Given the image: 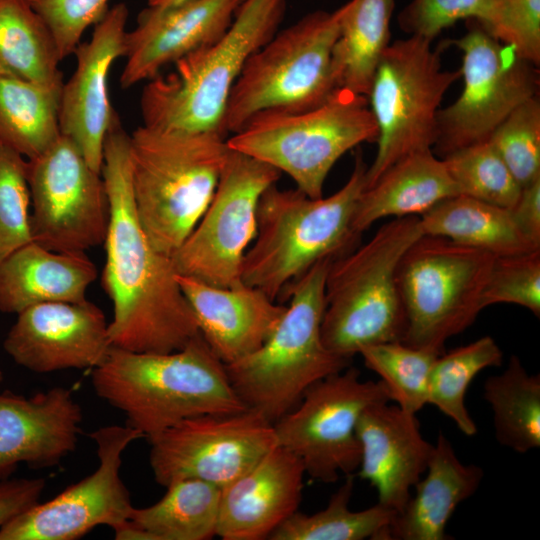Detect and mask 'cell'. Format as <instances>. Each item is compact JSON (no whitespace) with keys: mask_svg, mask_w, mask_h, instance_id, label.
I'll use <instances>...</instances> for the list:
<instances>
[{"mask_svg":"<svg viewBox=\"0 0 540 540\" xmlns=\"http://www.w3.org/2000/svg\"><path fill=\"white\" fill-rule=\"evenodd\" d=\"M110 204L102 286L113 304L111 346L137 353H169L200 334L171 257L157 251L136 213L130 135L116 111L103 146L101 169Z\"/></svg>","mask_w":540,"mask_h":540,"instance_id":"cell-1","label":"cell"},{"mask_svg":"<svg viewBox=\"0 0 540 540\" xmlns=\"http://www.w3.org/2000/svg\"><path fill=\"white\" fill-rule=\"evenodd\" d=\"M101 399L126 416L145 438L205 414L243 411L225 364L201 334L169 353H137L111 347L91 370Z\"/></svg>","mask_w":540,"mask_h":540,"instance_id":"cell-2","label":"cell"},{"mask_svg":"<svg viewBox=\"0 0 540 540\" xmlns=\"http://www.w3.org/2000/svg\"><path fill=\"white\" fill-rule=\"evenodd\" d=\"M367 167L358 152L347 182L326 198L269 186L258 202L257 231L243 258L242 282L275 300L319 261L350 251L359 236L353 219Z\"/></svg>","mask_w":540,"mask_h":540,"instance_id":"cell-3","label":"cell"},{"mask_svg":"<svg viewBox=\"0 0 540 540\" xmlns=\"http://www.w3.org/2000/svg\"><path fill=\"white\" fill-rule=\"evenodd\" d=\"M230 148L216 132L139 126L130 135L136 213L151 244L171 257L215 192Z\"/></svg>","mask_w":540,"mask_h":540,"instance_id":"cell-4","label":"cell"},{"mask_svg":"<svg viewBox=\"0 0 540 540\" xmlns=\"http://www.w3.org/2000/svg\"><path fill=\"white\" fill-rule=\"evenodd\" d=\"M287 0H244L214 43L177 60L174 71L148 80L140 97L143 125L226 136L225 112L248 58L278 31Z\"/></svg>","mask_w":540,"mask_h":540,"instance_id":"cell-5","label":"cell"},{"mask_svg":"<svg viewBox=\"0 0 540 540\" xmlns=\"http://www.w3.org/2000/svg\"><path fill=\"white\" fill-rule=\"evenodd\" d=\"M332 260L319 261L289 284L290 304L268 339L225 365L246 408L271 423L297 406L313 384L350 366L351 359L333 353L322 340L325 280Z\"/></svg>","mask_w":540,"mask_h":540,"instance_id":"cell-6","label":"cell"},{"mask_svg":"<svg viewBox=\"0 0 540 540\" xmlns=\"http://www.w3.org/2000/svg\"><path fill=\"white\" fill-rule=\"evenodd\" d=\"M421 235L419 216L394 218L365 244L330 262L321 324L330 351L351 359L365 346L402 342L406 320L397 269Z\"/></svg>","mask_w":540,"mask_h":540,"instance_id":"cell-7","label":"cell"},{"mask_svg":"<svg viewBox=\"0 0 540 540\" xmlns=\"http://www.w3.org/2000/svg\"><path fill=\"white\" fill-rule=\"evenodd\" d=\"M341 13V7L308 13L248 58L228 99L226 134L261 114L302 112L331 96L337 89L332 54Z\"/></svg>","mask_w":540,"mask_h":540,"instance_id":"cell-8","label":"cell"},{"mask_svg":"<svg viewBox=\"0 0 540 540\" xmlns=\"http://www.w3.org/2000/svg\"><path fill=\"white\" fill-rule=\"evenodd\" d=\"M377 138L367 97L337 88L315 108L256 116L226 141L230 149L288 174L307 196L320 198L334 164L352 148Z\"/></svg>","mask_w":540,"mask_h":540,"instance_id":"cell-9","label":"cell"},{"mask_svg":"<svg viewBox=\"0 0 540 540\" xmlns=\"http://www.w3.org/2000/svg\"><path fill=\"white\" fill-rule=\"evenodd\" d=\"M495 257L446 237L422 234L397 269L406 329L402 342L439 354L483 310L481 298Z\"/></svg>","mask_w":540,"mask_h":540,"instance_id":"cell-10","label":"cell"},{"mask_svg":"<svg viewBox=\"0 0 540 540\" xmlns=\"http://www.w3.org/2000/svg\"><path fill=\"white\" fill-rule=\"evenodd\" d=\"M431 40L415 35L384 51L367 99L378 127L377 152L367 167L365 188L399 159L432 150L441 101L460 70H444Z\"/></svg>","mask_w":540,"mask_h":540,"instance_id":"cell-11","label":"cell"},{"mask_svg":"<svg viewBox=\"0 0 540 540\" xmlns=\"http://www.w3.org/2000/svg\"><path fill=\"white\" fill-rule=\"evenodd\" d=\"M390 401L381 380L362 381L359 370L349 366L313 384L298 406L273 423L277 445L298 457L311 478L334 483L340 474L358 470L362 412Z\"/></svg>","mask_w":540,"mask_h":540,"instance_id":"cell-12","label":"cell"},{"mask_svg":"<svg viewBox=\"0 0 540 540\" xmlns=\"http://www.w3.org/2000/svg\"><path fill=\"white\" fill-rule=\"evenodd\" d=\"M280 176L273 166L230 149L209 205L171 255L176 274L217 287L242 283L243 258L257 231L259 199Z\"/></svg>","mask_w":540,"mask_h":540,"instance_id":"cell-13","label":"cell"},{"mask_svg":"<svg viewBox=\"0 0 540 540\" xmlns=\"http://www.w3.org/2000/svg\"><path fill=\"white\" fill-rule=\"evenodd\" d=\"M463 54V90L455 102L437 115V137L432 151L447 154L488 140L494 129L519 105L538 96V67L509 46L473 24L452 41Z\"/></svg>","mask_w":540,"mask_h":540,"instance_id":"cell-14","label":"cell"},{"mask_svg":"<svg viewBox=\"0 0 540 540\" xmlns=\"http://www.w3.org/2000/svg\"><path fill=\"white\" fill-rule=\"evenodd\" d=\"M27 182L34 242L62 253L104 244L110 218L105 183L70 138L61 134L44 153L27 160Z\"/></svg>","mask_w":540,"mask_h":540,"instance_id":"cell-15","label":"cell"},{"mask_svg":"<svg viewBox=\"0 0 540 540\" xmlns=\"http://www.w3.org/2000/svg\"><path fill=\"white\" fill-rule=\"evenodd\" d=\"M147 439L154 479L164 487L199 479L222 488L277 446L273 423L250 409L188 418Z\"/></svg>","mask_w":540,"mask_h":540,"instance_id":"cell-16","label":"cell"},{"mask_svg":"<svg viewBox=\"0 0 540 540\" xmlns=\"http://www.w3.org/2000/svg\"><path fill=\"white\" fill-rule=\"evenodd\" d=\"M90 437L97 448L96 470L3 525L0 540H75L98 525L114 530L129 519L134 507L120 477L122 454L145 437L128 425L103 426Z\"/></svg>","mask_w":540,"mask_h":540,"instance_id":"cell-17","label":"cell"},{"mask_svg":"<svg viewBox=\"0 0 540 540\" xmlns=\"http://www.w3.org/2000/svg\"><path fill=\"white\" fill-rule=\"evenodd\" d=\"M17 315L3 347L18 365L30 371L92 370L112 347L103 311L87 299L41 303Z\"/></svg>","mask_w":540,"mask_h":540,"instance_id":"cell-18","label":"cell"},{"mask_svg":"<svg viewBox=\"0 0 540 540\" xmlns=\"http://www.w3.org/2000/svg\"><path fill=\"white\" fill-rule=\"evenodd\" d=\"M127 19L125 3L109 8L94 25L91 39L76 47V69L60 93V132L79 147L98 173L103 164L105 136L115 112L109 99V71L113 62L125 55Z\"/></svg>","mask_w":540,"mask_h":540,"instance_id":"cell-19","label":"cell"},{"mask_svg":"<svg viewBox=\"0 0 540 540\" xmlns=\"http://www.w3.org/2000/svg\"><path fill=\"white\" fill-rule=\"evenodd\" d=\"M243 1L186 0L143 9L135 28L125 36L121 87L150 80L164 66L217 41L232 24Z\"/></svg>","mask_w":540,"mask_h":540,"instance_id":"cell-20","label":"cell"},{"mask_svg":"<svg viewBox=\"0 0 540 540\" xmlns=\"http://www.w3.org/2000/svg\"><path fill=\"white\" fill-rule=\"evenodd\" d=\"M82 408L73 391L53 387L31 397L0 393V481L18 464L34 469L58 465L76 449Z\"/></svg>","mask_w":540,"mask_h":540,"instance_id":"cell-21","label":"cell"},{"mask_svg":"<svg viewBox=\"0 0 540 540\" xmlns=\"http://www.w3.org/2000/svg\"><path fill=\"white\" fill-rule=\"evenodd\" d=\"M361 459L357 476L368 481L377 503L396 514L426 471L433 449L421 434L416 414L380 402L368 406L357 423Z\"/></svg>","mask_w":540,"mask_h":540,"instance_id":"cell-22","label":"cell"},{"mask_svg":"<svg viewBox=\"0 0 540 540\" xmlns=\"http://www.w3.org/2000/svg\"><path fill=\"white\" fill-rule=\"evenodd\" d=\"M305 474L298 457L275 446L221 488L216 536L223 540L269 539L298 510Z\"/></svg>","mask_w":540,"mask_h":540,"instance_id":"cell-23","label":"cell"},{"mask_svg":"<svg viewBox=\"0 0 540 540\" xmlns=\"http://www.w3.org/2000/svg\"><path fill=\"white\" fill-rule=\"evenodd\" d=\"M176 280L193 310L200 334L225 365L261 347L287 309L243 282L217 287L179 274Z\"/></svg>","mask_w":540,"mask_h":540,"instance_id":"cell-24","label":"cell"},{"mask_svg":"<svg viewBox=\"0 0 540 540\" xmlns=\"http://www.w3.org/2000/svg\"><path fill=\"white\" fill-rule=\"evenodd\" d=\"M424 478L415 484L403 509L388 530V540H448L446 526L456 508L479 488L483 469L464 464L440 431Z\"/></svg>","mask_w":540,"mask_h":540,"instance_id":"cell-25","label":"cell"},{"mask_svg":"<svg viewBox=\"0 0 540 540\" xmlns=\"http://www.w3.org/2000/svg\"><path fill=\"white\" fill-rule=\"evenodd\" d=\"M97 275L85 252H55L30 242L0 260V311L18 314L41 303L84 301Z\"/></svg>","mask_w":540,"mask_h":540,"instance_id":"cell-26","label":"cell"},{"mask_svg":"<svg viewBox=\"0 0 540 540\" xmlns=\"http://www.w3.org/2000/svg\"><path fill=\"white\" fill-rule=\"evenodd\" d=\"M460 194L442 158L430 150L411 153L391 165L358 200L353 229L360 235L387 217L420 216Z\"/></svg>","mask_w":540,"mask_h":540,"instance_id":"cell-27","label":"cell"},{"mask_svg":"<svg viewBox=\"0 0 540 540\" xmlns=\"http://www.w3.org/2000/svg\"><path fill=\"white\" fill-rule=\"evenodd\" d=\"M422 234L446 237L496 257L538 250L516 225L508 208L458 194L419 216Z\"/></svg>","mask_w":540,"mask_h":540,"instance_id":"cell-28","label":"cell"},{"mask_svg":"<svg viewBox=\"0 0 540 540\" xmlns=\"http://www.w3.org/2000/svg\"><path fill=\"white\" fill-rule=\"evenodd\" d=\"M332 54L337 88L367 97L378 63L389 46L394 0H350L341 6Z\"/></svg>","mask_w":540,"mask_h":540,"instance_id":"cell-29","label":"cell"},{"mask_svg":"<svg viewBox=\"0 0 540 540\" xmlns=\"http://www.w3.org/2000/svg\"><path fill=\"white\" fill-rule=\"evenodd\" d=\"M62 58L48 26L27 0H0V77L62 89Z\"/></svg>","mask_w":540,"mask_h":540,"instance_id":"cell-30","label":"cell"},{"mask_svg":"<svg viewBox=\"0 0 540 540\" xmlns=\"http://www.w3.org/2000/svg\"><path fill=\"white\" fill-rule=\"evenodd\" d=\"M153 505L133 508L129 521L148 540H207L216 536L221 488L199 479H181Z\"/></svg>","mask_w":540,"mask_h":540,"instance_id":"cell-31","label":"cell"},{"mask_svg":"<svg viewBox=\"0 0 540 540\" xmlns=\"http://www.w3.org/2000/svg\"><path fill=\"white\" fill-rule=\"evenodd\" d=\"M61 89L0 77V147L28 159L50 148L60 137Z\"/></svg>","mask_w":540,"mask_h":540,"instance_id":"cell-32","label":"cell"},{"mask_svg":"<svg viewBox=\"0 0 540 540\" xmlns=\"http://www.w3.org/2000/svg\"><path fill=\"white\" fill-rule=\"evenodd\" d=\"M483 395L493 413L496 440L517 453L540 447V376L512 355L504 371L487 378Z\"/></svg>","mask_w":540,"mask_h":540,"instance_id":"cell-33","label":"cell"},{"mask_svg":"<svg viewBox=\"0 0 540 540\" xmlns=\"http://www.w3.org/2000/svg\"><path fill=\"white\" fill-rule=\"evenodd\" d=\"M354 489V474L331 496L328 505L311 515L298 510L269 537L271 540H388V530L396 515L379 503L352 511L349 503Z\"/></svg>","mask_w":540,"mask_h":540,"instance_id":"cell-34","label":"cell"},{"mask_svg":"<svg viewBox=\"0 0 540 540\" xmlns=\"http://www.w3.org/2000/svg\"><path fill=\"white\" fill-rule=\"evenodd\" d=\"M503 354L490 336L440 354L431 369L428 404L450 418L466 436H473L477 426L470 416L465 398L472 380L484 369L502 364Z\"/></svg>","mask_w":540,"mask_h":540,"instance_id":"cell-35","label":"cell"},{"mask_svg":"<svg viewBox=\"0 0 540 540\" xmlns=\"http://www.w3.org/2000/svg\"><path fill=\"white\" fill-rule=\"evenodd\" d=\"M358 354L400 408L417 414L428 404L429 377L439 353L395 341L365 346Z\"/></svg>","mask_w":540,"mask_h":540,"instance_id":"cell-36","label":"cell"},{"mask_svg":"<svg viewBox=\"0 0 540 540\" xmlns=\"http://www.w3.org/2000/svg\"><path fill=\"white\" fill-rule=\"evenodd\" d=\"M442 160L460 194L508 209L517 202L521 186L488 140L457 149Z\"/></svg>","mask_w":540,"mask_h":540,"instance_id":"cell-37","label":"cell"},{"mask_svg":"<svg viewBox=\"0 0 540 540\" xmlns=\"http://www.w3.org/2000/svg\"><path fill=\"white\" fill-rule=\"evenodd\" d=\"M488 141L522 187L540 178V101L535 96L515 108Z\"/></svg>","mask_w":540,"mask_h":540,"instance_id":"cell-38","label":"cell"},{"mask_svg":"<svg viewBox=\"0 0 540 540\" xmlns=\"http://www.w3.org/2000/svg\"><path fill=\"white\" fill-rule=\"evenodd\" d=\"M27 160L0 147V260L33 242Z\"/></svg>","mask_w":540,"mask_h":540,"instance_id":"cell-39","label":"cell"},{"mask_svg":"<svg viewBox=\"0 0 540 540\" xmlns=\"http://www.w3.org/2000/svg\"><path fill=\"white\" fill-rule=\"evenodd\" d=\"M481 303L516 304L540 316V249L495 257Z\"/></svg>","mask_w":540,"mask_h":540,"instance_id":"cell-40","label":"cell"},{"mask_svg":"<svg viewBox=\"0 0 540 540\" xmlns=\"http://www.w3.org/2000/svg\"><path fill=\"white\" fill-rule=\"evenodd\" d=\"M479 24L522 59L539 67L540 0H495L489 16Z\"/></svg>","mask_w":540,"mask_h":540,"instance_id":"cell-41","label":"cell"},{"mask_svg":"<svg viewBox=\"0 0 540 540\" xmlns=\"http://www.w3.org/2000/svg\"><path fill=\"white\" fill-rule=\"evenodd\" d=\"M109 0H28L48 26L62 58L74 53L83 33L109 10Z\"/></svg>","mask_w":540,"mask_h":540,"instance_id":"cell-42","label":"cell"},{"mask_svg":"<svg viewBox=\"0 0 540 540\" xmlns=\"http://www.w3.org/2000/svg\"><path fill=\"white\" fill-rule=\"evenodd\" d=\"M495 0H412L398 15L400 28L410 34L433 40L444 29L461 19L483 22Z\"/></svg>","mask_w":540,"mask_h":540,"instance_id":"cell-43","label":"cell"},{"mask_svg":"<svg viewBox=\"0 0 540 540\" xmlns=\"http://www.w3.org/2000/svg\"><path fill=\"white\" fill-rule=\"evenodd\" d=\"M44 478H8L0 481V528L39 502Z\"/></svg>","mask_w":540,"mask_h":540,"instance_id":"cell-44","label":"cell"},{"mask_svg":"<svg viewBox=\"0 0 540 540\" xmlns=\"http://www.w3.org/2000/svg\"><path fill=\"white\" fill-rule=\"evenodd\" d=\"M510 211L521 232L540 247V178L521 188Z\"/></svg>","mask_w":540,"mask_h":540,"instance_id":"cell-45","label":"cell"},{"mask_svg":"<svg viewBox=\"0 0 540 540\" xmlns=\"http://www.w3.org/2000/svg\"><path fill=\"white\" fill-rule=\"evenodd\" d=\"M186 0H148V6L151 7H167L178 4Z\"/></svg>","mask_w":540,"mask_h":540,"instance_id":"cell-46","label":"cell"},{"mask_svg":"<svg viewBox=\"0 0 540 540\" xmlns=\"http://www.w3.org/2000/svg\"><path fill=\"white\" fill-rule=\"evenodd\" d=\"M3 378H4L3 373L2 371H0V383L3 381Z\"/></svg>","mask_w":540,"mask_h":540,"instance_id":"cell-47","label":"cell"},{"mask_svg":"<svg viewBox=\"0 0 540 540\" xmlns=\"http://www.w3.org/2000/svg\"><path fill=\"white\" fill-rule=\"evenodd\" d=\"M28 1V0H27Z\"/></svg>","mask_w":540,"mask_h":540,"instance_id":"cell-48","label":"cell"}]
</instances>
